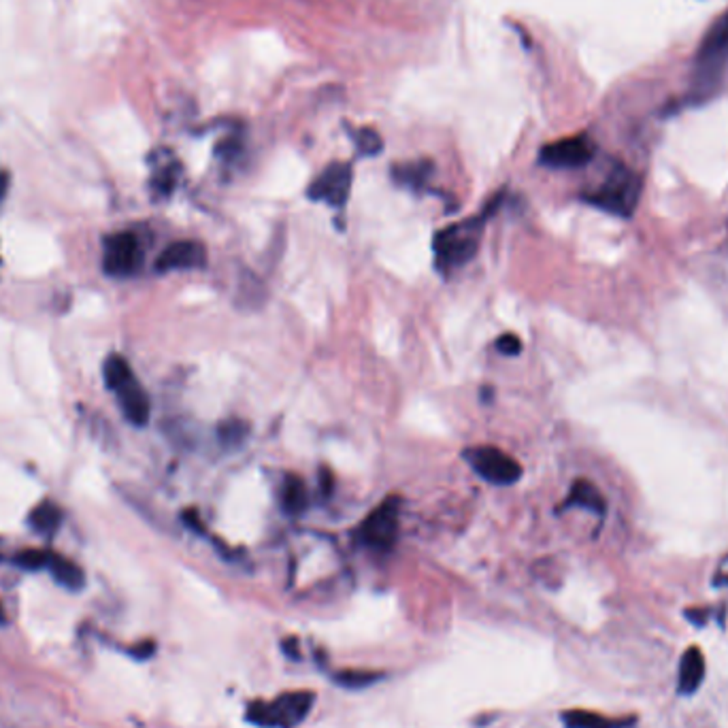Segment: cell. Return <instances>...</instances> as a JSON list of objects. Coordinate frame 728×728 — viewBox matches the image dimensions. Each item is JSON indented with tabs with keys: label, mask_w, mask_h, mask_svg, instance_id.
Here are the masks:
<instances>
[{
	"label": "cell",
	"mask_w": 728,
	"mask_h": 728,
	"mask_svg": "<svg viewBox=\"0 0 728 728\" xmlns=\"http://www.w3.org/2000/svg\"><path fill=\"white\" fill-rule=\"evenodd\" d=\"M498 200H501V196H498L497 200H492L488 209H486V213L477 215V218L458 221V224L443 228V231L435 234L433 239L435 267L439 269L441 273H452V271L462 267V264H467L475 254H477L484 224L486 220L495 213Z\"/></svg>",
	"instance_id": "obj_1"
},
{
	"label": "cell",
	"mask_w": 728,
	"mask_h": 728,
	"mask_svg": "<svg viewBox=\"0 0 728 728\" xmlns=\"http://www.w3.org/2000/svg\"><path fill=\"white\" fill-rule=\"evenodd\" d=\"M103 377L107 388L116 392L119 409H122L126 420L135 426H145L151 415V401L143 385L138 384L128 360L119 354H113L105 360Z\"/></svg>",
	"instance_id": "obj_2"
},
{
	"label": "cell",
	"mask_w": 728,
	"mask_h": 728,
	"mask_svg": "<svg viewBox=\"0 0 728 728\" xmlns=\"http://www.w3.org/2000/svg\"><path fill=\"white\" fill-rule=\"evenodd\" d=\"M728 67V11L713 22L696 49L692 65V87L696 94H712Z\"/></svg>",
	"instance_id": "obj_3"
},
{
	"label": "cell",
	"mask_w": 728,
	"mask_h": 728,
	"mask_svg": "<svg viewBox=\"0 0 728 728\" xmlns=\"http://www.w3.org/2000/svg\"><path fill=\"white\" fill-rule=\"evenodd\" d=\"M643 183L639 175L626 169L624 164H613V169L605 175V179L597 188L586 192L584 199L588 205L600 209V211L631 218L641 199Z\"/></svg>",
	"instance_id": "obj_4"
},
{
	"label": "cell",
	"mask_w": 728,
	"mask_h": 728,
	"mask_svg": "<svg viewBox=\"0 0 728 728\" xmlns=\"http://www.w3.org/2000/svg\"><path fill=\"white\" fill-rule=\"evenodd\" d=\"M315 694L309 690L283 692L273 701H251L245 718L261 728H294L312 712Z\"/></svg>",
	"instance_id": "obj_5"
},
{
	"label": "cell",
	"mask_w": 728,
	"mask_h": 728,
	"mask_svg": "<svg viewBox=\"0 0 728 728\" xmlns=\"http://www.w3.org/2000/svg\"><path fill=\"white\" fill-rule=\"evenodd\" d=\"M462 458L468 462V467L479 475L481 479L490 481L495 486H511L522 477L520 462L505 454L503 449L492 446H477L467 447L462 452Z\"/></svg>",
	"instance_id": "obj_6"
},
{
	"label": "cell",
	"mask_w": 728,
	"mask_h": 728,
	"mask_svg": "<svg viewBox=\"0 0 728 728\" xmlns=\"http://www.w3.org/2000/svg\"><path fill=\"white\" fill-rule=\"evenodd\" d=\"M398 514H401V498L390 497L371 511L360 524L358 537L366 548L375 552H388L395 548L398 535Z\"/></svg>",
	"instance_id": "obj_7"
},
{
	"label": "cell",
	"mask_w": 728,
	"mask_h": 728,
	"mask_svg": "<svg viewBox=\"0 0 728 728\" xmlns=\"http://www.w3.org/2000/svg\"><path fill=\"white\" fill-rule=\"evenodd\" d=\"M143 264V250L141 243L135 234L124 231L109 234L105 239V251H103V269L107 275L118 277H132L138 273Z\"/></svg>",
	"instance_id": "obj_8"
},
{
	"label": "cell",
	"mask_w": 728,
	"mask_h": 728,
	"mask_svg": "<svg viewBox=\"0 0 728 728\" xmlns=\"http://www.w3.org/2000/svg\"><path fill=\"white\" fill-rule=\"evenodd\" d=\"M597 154L590 137L575 135L546 145L539 151V162L548 169H581Z\"/></svg>",
	"instance_id": "obj_9"
},
{
	"label": "cell",
	"mask_w": 728,
	"mask_h": 728,
	"mask_svg": "<svg viewBox=\"0 0 728 728\" xmlns=\"http://www.w3.org/2000/svg\"><path fill=\"white\" fill-rule=\"evenodd\" d=\"M352 175V167L347 162L328 164L309 186L307 196L312 200L326 202V205L341 209L350 199Z\"/></svg>",
	"instance_id": "obj_10"
},
{
	"label": "cell",
	"mask_w": 728,
	"mask_h": 728,
	"mask_svg": "<svg viewBox=\"0 0 728 728\" xmlns=\"http://www.w3.org/2000/svg\"><path fill=\"white\" fill-rule=\"evenodd\" d=\"M207 264V250L199 241H177L158 256L156 271L169 273V271H188L202 269Z\"/></svg>",
	"instance_id": "obj_11"
},
{
	"label": "cell",
	"mask_w": 728,
	"mask_h": 728,
	"mask_svg": "<svg viewBox=\"0 0 728 728\" xmlns=\"http://www.w3.org/2000/svg\"><path fill=\"white\" fill-rule=\"evenodd\" d=\"M705 680V656L701 648L690 645L682 654L680 661V675H677V692L683 696L694 694Z\"/></svg>",
	"instance_id": "obj_12"
},
{
	"label": "cell",
	"mask_w": 728,
	"mask_h": 728,
	"mask_svg": "<svg viewBox=\"0 0 728 728\" xmlns=\"http://www.w3.org/2000/svg\"><path fill=\"white\" fill-rule=\"evenodd\" d=\"M280 503L288 516H301L309 508V490L301 475L288 473L283 477L280 488Z\"/></svg>",
	"instance_id": "obj_13"
},
{
	"label": "cell",
	"mask_w": 728,
	"mask_h": 728,
	"mask_svg": "<svg viewBox=\"0 0 728 728\" xmlns=\"http://www.w3.org/2000/svg\"><path fill=\"white\" fill-rule=\"evenodd\" d=\"M47 571L52 573V578L58 581L62 588H67V590L77 592V590H81V588L86 586L84 569H81L75 560L67 559V556L49 552Z\"/></svg>",
	"instance_id": "obj_14"
},
{
	"label": "cell",
	"mask_w": 728,
	"mask_h": 728,
	"mask_svg": "<svg viewBox=\"0 0 728 728\" xmlns=\"http://www.w3.org/2000/svg\"><path fill=\"white\" fill-rule=\"evenodd\" d=\"M565 508H581V509L592 511V514H597V516H605L607 505H605L603 495H600L599 488L592 484V481L578 479L571 486V492H569Z\"/></svg>",
	"instance_id": "obj_15"
},
{
	"label": "cell",
	"mask_w": 728,
	"mask_h": 728,
	"mask_svg": "<svg viewBox=\"0 0 728 728\" xmlns=\"http://www.w3.org/2000/svg\"><path fill=\"white\" fill-rule=\"evenodd\" d=\"M62 518H65V514H62V509L58 508V505H56L54 501H43L36 505L33 511H30L28 524L35 533L49 537L60 528Z\"/></svg>",
	"instance_id": "obj_16"
},
{
	"label": "cell",
	"mask_w": 728,
	"mask_h": 728,
	"mask_svg": "<svg viewBox=\"0 0 728 728\" xmlns=\"http://www.w3.org/2000/svg\"><path fill=\"white\" fill-rule=\"evenodd\" d=\"M562 722L567 728H626L632 720H610L600 713L571 709L562 713Z\"/></svg>",
	"instance_id": "obj_17"
},
{
	"label": "cell",
	"mask_w": 728,
	"mask_h": 728,
	"mask_svg": "<svg viewBox=\"0 0 728 728\" xmlns=\"http://www.w3.org/2000/svg\"><path fill=\"white\" fill-rule=\"evenodd\" d=\"M250 435V426L239 417H228L218 426V441L224 449H237L245 443Z\"/></svg>",
	"instance_id": "obj_18"
},
{
	"label": "cell",
	"mask_w": 728,
	"mask_h": 728,
	"mask_svg": "<svg viewBox=\"0 0 728 728\" xmlns=\"http://www.w3.org/2000/svg\"><path fill=\"white\" fill-rule=\"evenodd\" d=\"M430 170H433L430 162H409V164H401V167H395L392 175H395V179L401 183V186L420 190L424 183H426Z\"/></svg>",
	"instance_id": "obj_19"
},
{
	"label": "cell",
	"mask_w": 728,
	"mask_h": 728,
	"mask_svg": "<svg viewBox=\"0 0 728 728\" xmlns=\"http://www.w3.org/2000/svg\"><path fill=\"white\" fill-rule=\"evenodd\" d=\"M14 562L24 571H43V569H47L49 552H46V549H22Z\"/></svg>",
	"instance_id": "obj_20"
},
{
	"label": "cell",
	"mask_w": 728,
	"mask_h": 728,
	"mask_svg": "<svg viewBox=\"0 0 728 728\" xmlns=\"http://www.w3.org/2000/svg\"><path fill=\"white\" fill-rule=\"evenodd\" d=\"M354 141H356L360 154H364V156H375L384 148L382 138H379L377 132L371 130V128L358 130L356 135H354Z\"/></svg>",
	"instance_id": "obj_21"
},
{
	"label": "cell",
	"mask_w": 728,
	"mask_h": 728,
	"mask_svg": "<svg viewBox=\"0 0 728 728\" xmlns=\"http://www.w3.org/2000/svg\"><path fill=\"white\" fill-rule=\"evenodd\" d=\"M175 186H177V164L175 162L164 164L154 177V190L164 196H169L175 190Z\"/></svg>",
	"instance_id": "obj_22"
},
{
	"label": "cell",
	"mask_w": 728,
	"mask_h": 728,
	"mask_svg": "<svg viewBox=\"0 0 728 728\" xmlns=\"http://www.w3.org/2000/svg\"><path fill=\"white\" fill-rule=\"evenodd\" d=\"M377 673H366V671H343V673L334 675V680L345 688H363L377 682Z\"/></svg>",
	"instance_id": "obj_23"
},
{
	"label": "cell",
	"mask_w": 728,
	"mask_h": 728,
	"mask_svg": "<svg viewBox=\"0 0 728 728\" xmlns=\"http://www.w3.org/2000/svg\"><path fill=\"white\" fill-rule=\"evenodd\" d=\"M497 350L503 354V356H518L522 352V341L516 337V334H501L497 339Z\"/></svg>",
	"instance_id": "obj_24"
},
{
	"label": "cell",
	"mask_w": 728,
	"mask_h": 728,
	"mask_svg": "<svg viewBox=\"0 0 728 728\" xmlns=\"http://www.w3.org/2000/svg\"><path fill=\"white\" fill-rule=\"evenodd\" d=\"M181 520H183V524H186V527H188L190 530H196V533H199V535L205 533V528H202L200 518H199V514H196L194 509H186V511H183V514H181Z\"/></svg>",
	"instance_id": "obj_25"
},
{
	"label": "cell",
	"mask_w": 728,
	"mask_h": 728,
	"mask_svg": "<svg viewBox=\"0 0 728 728\" xmlns=\"http://www.w3.org/2000/svg\"><path fill=\"white\" fill-rule=\"evenodd\" d=\"M713 586H728V554L720 560L718 569L713 573Z\"/></svg>",
	"instance_id": "obj_26"
},
{
	"label": "cell",
	"mask_w": 728,
	"mask_h": 728,
	"mask_svg": "<svg viewBox=\"0 0 728 728\" xmlns=\"http://www.w3.org/2000/svg\"><path fill=\"white\" fill-rule=\"evenodd\" d=\"M320 490L324 497H328L333 492V475L328 468H320Z\"/></svg>",
	"instance_id": "obj_27"
},
{
	"label": "cell",
	"mask_w": 728,
	"mask_h": 728,
	"mask_svg": "<svg viewBox=\"0 0 728 728\" xmlns=\"http://www.w3.org/2000/svg\"><path fill=\"white\" fill-rule=\"evenodd\" d=\"M7 188H9V173H0V200L5 199V194H7Z\"/></svg>",
	"instance_id": "obj_28"
},
{
	"label": "cell",
	"mask_w": 728,
	"mask_h": 728,
	"mask_svg": "<svg viewBox=\"0 0 728 728\" xmlns=\"http://www.w3.org/2000/svg\"><path fill=\"white\" fill-rule=\"evenodd\" d=\"M3 624H7V611H5L3 603H0V626H3Z\"/></svg>",
	"instance_id": "obj_29"
}]
</instances>
